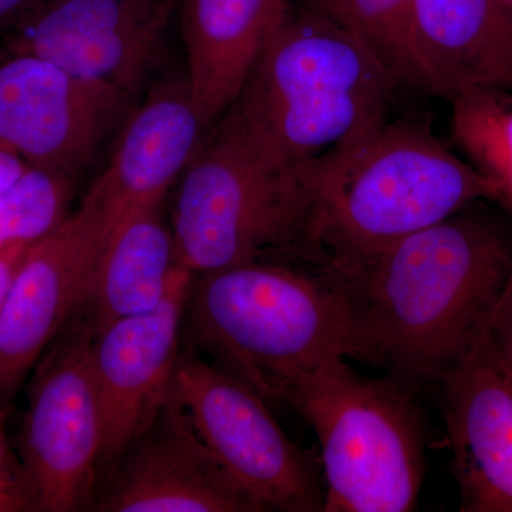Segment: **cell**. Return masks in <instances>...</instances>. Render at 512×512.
Wrapping results in <instances>:
<instances>
[{
	"label": "cell",
	"mask_w": 512,
	"mask_h": 512,
	"mask_svg": "<svg viewBox=\"0 0 512 512\" xmlns=\"http://www.w3.org/2000/svg\"><path fill=\"white\" fill-rule=\"evenodd\" d=\"M494 201L483 175L420 120L377 121L309 170L299 256L353 281L404 238Z\"/></svg>",
	"instance_id": "obj_1"
},
{
	"label": "cell",
	"mask_w": 512,
	"mask_h": 512,
	"mask_svg": "<svg viewBox=\"0 0 512 512\" xmlns=\"http://www.w3.org/2000/svg\"><path fill=\"white\" fill-rule=\"evenodd\" d=\"M512 274V244L466 210L404 238L348 282L366 362L440 380L483 338Z\"/></svg>",
	"instance_id": "obj_2"
},
{
	"label": "cell",
	"mask_w": 512,
	"mask_h": 512,
	"mask_svg": "<svg viewBox=\"0 0 512 512\" xmlns=\"http://www.w3.org/2000/svg\"><path fill=\"white\" fill-rule=\"evenodd\" d=\"M185 315L190 342L265 400L286 402L336 360L366 362L359 309L323 266L266 259L195 275Z\"/></svg>",
	"instance_id": "obj_3"
},
{
	"label": "cell",
	"mask_w": 512,
	"mask_h": 512,
	"mask_svg": "<svg viewBox=\"0 0 512 512\" xmlns=\"http://www.w3.org/2000/svg\"><path fill=\"white\" fill-rule=\"evenodd\" d=\"M399 80L355 30L293 9L232 104L279 156L309 171L384 119Z\"/></svg>",
	"instance_id": "obj_4"
},
{
	"label": "cell",
	"mask_w": 512,
	"mask_h": 512,
	"mask_svg": "<svg viewBox=\"0 0 512 512\" xmlns=\"http://www.w3.org/2000/svg\"><path fill=\"white\" fill-rule=\"evenodd\" d=\"M309 202V171L279 156L234 107L185 168L171 229L178 262L194 275L298 255Z\"/></svg>",
	"instance_id": "obj_5"
},
{
	"label": "cell",
	"mask_w": 512,
	"mask_h": 512,
	"mask_svg": "<svg viewBox=\"0 0 512 512\" xmlns=\"http://www.w3.org/2000/svg\"><path fill=\"white\" fill-rule=\"evenodd\" d=\"M286 403L322 448L325 512H407L424 476L423 431L412 397L387 380L357 375L346 359L303 379Z\"/></svg>",
	"instance_id": "obj_6"
},
{
	"label": "cell",
	"mask_w": 512,
	"mask_h": 512,
	"mask_svg": "<svg viewBox=\"0 0 512 512\" xmlns=\"http://www.w3.org/2000/svg\"><path fill=\"white\" fill-rule=\"evenodd\" d=\"M171 399L262 510L323 511L325 484L316 458L286 436L264 397L202 359L190 340L178 357Z\"/></svg>",
	"instance_id": "obj_7"
},
{
	"label": "cell",
	"mask_w": 512,
	"mask_h": 512,
	"mask_svg": "<svg viewBox=\"0 0 512 512\" xmlns=\"http://www.w3.org/2000/svg\"><path fill=\"white\" fill-rule=\"evenodd\" d=\"M93 336L82 319L70 320L29 384L18 453L39 512L96 505L103 419L90 360Z\"/></svg>",
	"instance_id": "obj_8"
},
{
	"label": "cell",
	"mask_w": 512,
	"mask_h": 512,
	"mask_svg": "<svg viewBox=\"0 0 512 512\" xmlns=\"http://www.w3.org/2000/svg\"><path fill=\"white\" fill-rule=\"evenodd\" d=\"M133 97L25 53H0V147L76 177Z\"/></svg>",
	"instance_id": "obj_9"
},
{
	"label": "cell",
	"mask_w": 512,
	"mask_h": 512,
	"mask_svg": "<svg viewBox=\"0 0 512 512\" xmlns=\"http://www.w3.org/2000/svg\"><path fill=\"white\" fill-rule=\"evenodd\" d=\"M175 0H42L0 37V53H25L128 96L143 86Z\"/></svg>",
	"instance_id": "obj_10"
},
{
	"label": "cell",
	"mask_w": 512,
	"mask_h": 512,
	"mask_svg": "<svg viewBox=\"0 0 512 512\" xmlns=\"http://www.w3.org/2000/svg\"><path fill=\"white\" fill-rule=\"evenodd\" d=\"M194 278L180 266L156 309L111 322L93 336L90 360L103 419L100 471L113 470L170 402Z\"/></svg>",
	"instance_id": "obj_11"
},
{
	"label": "cell",
	"mask_w": 512,
	"mask_h": 512,
	"mask_svg": "<svg viewBox=\"0 0 512 512\" xmlns=\"http://www.w3.org/2000/svg\"><path fill=\"white\" fill-rule=\"evenodd\" d=\"M107 241L80 207L26 252L0 315V409L6 414L47 348L72 320Z\"/></svg>",
	"instance_id": "obj_12"
},
{
	"label": "cell",
	"mask_w": 512,
	"mask_h": 512,
	"mask_svg": "<svg viewBox=\"0 0 512 512\" xmlns=\"http://www.w3.org/2000/svg\"><path fill=\"white\" fill-rule=\"evenodd\" d=\"M94 510L103 512H259L170 399L117 466Z\"/></svg>",
	"instance_id": "obj_13"
},
{
	"label": "cell",
	"mask_w": 512,
	"mask_h": 512,
	"mask_svg": "<svg viewBox=\"0 0 512 512\" xmlns=\"http://www.w3.org/2000/svg\"><path fill=\"white\" fill-rule=\"evenodd\" d=\"M187 79L160 84L127 121L106 170L84 194L82 207L107 232L138 210L163 204L210 133Z\"/></svg>",
	"instance_id": "obj_14"
},
{
	"label": "cell",
	"mask_w": 512,
	"mask_h": 512,
	"mask_svg": "<svg viewBox=\"0 0 512 512\" xmlns=\"http://www.w3.org/2000/svg\"><path fill=\"white\" fill-rule=\"evenodd\" d=\"M440 380L460 510L512 512V380L487 332Z\"/></svg>",
	"instance_id": "obj_15"
},
{
	"label": "cell",
	"mask_w": 512,
	"mask_h": 512,
	"mask_svg": "<svg viewBox=\"0 0 512 512\" xmlns=\"http://www.w3.org/2000/svg\"><path fill=\"white\" fill-rule=\"evenodd\" d=\"M407 52L414 83L448 100L512 92V0H410Z\"/></svg>",
	"instance_id": "obj_16"
},
{
	"label": "cell",
	"mask_w": 512,
	"mask_h": 512,
	"mask_svg": "<svg viewBox=\"0 0 512 512\" xmlns=\"http://www.w3.org/2000/svg\"><path fill=\"white\" fill-rule=\"evenodd\" d=\"M293 9L291 0H181L187 83L211 126L241 96L266 45Z\"/></svg>",
	"instance_id": "obj_17"
},
{
	"label": "cell",
	"mask_w": 512,
	"mask_h": 512,
	"mask_svg": "<svg viewBox=\"0 0 512 512\" xmlns=\"http://www.w3.org/2000/svg\"><path fill=\"white\" fill-rule=\"evenodd\" d=\"M180 266L161 204L138 210L107 238L73 318L82 319L96 335L111 322L151 312Z\"/></svg>",
	"instance_id": "obj_18"
},
{
	"label": "cell",
	"mask_w": 512,
	"mask_h": 512,
	"mask_svg": "<svg viewBox=\"0 0 512 512\" xmlns=\"http://www.w3.org/2000/svg\"><path fill=\"white\" fill-rule=\"evenodd\" d=\"M450 101L454 141L512 214V92L484 87Z\"/></svg>",
	"instance_id": "obj_19"
},
{
	"label": "cell",
	"mask_w": 512,
	"mask_h": 512,
	"mask_svg": "<svg viewBox=\"0 0 512 512\" xmlns=\"http://www.w3.org/2000/svg\"><path fill=\"white\" fill-rule=\"evenodd\" d=\"M76 177L29 165L0 192V251L33 245L69 218Z\"/></svg>",
	"instance_id": "obj_20"
},
{
	"label": "cell",
	"mask_w": 512,
	"mask_h": 512,
	"mask_svg": "<svg viewBox=\"0 0 512 512\" xmlns=\"http://www.w3.org/2000/svg\"><path fill=\"white\" fill-rule=\"evenodd\" d=\"M302 3L355 30L379 53L399 83H414L407 52L410 0H302Z\"/></svg>",
	"instance_id": "obj_21"
},
{
	"label": "cell",
	"mask_w": 512,
	"mask_h": 512,
	"mask_svg": "<svg viewBox=\"0 0 512 512\" xmlns=\"http://www.w3.org/2000/svg\"><path fill=\"white\" fill-rule=\"evenodd\" d=\"M5 417L0 409V512L36 511L35 491L18 451L10 444Z\"/></svg>",
	"instance_id": "obj_22"
},
{
	"label": "cell",
	"mask_w": 512,
	"mask_h": 512,
	"mask_svg": "<svg viewBox=\"0 0 512 512\" xmlns=\"http://www.w3.org/2000/svg\"><path fill=\"white\" fill-rule=\"evenodd\" d=\"M487 340L512 380V274L488 325Z\"/></svg>",
	"instance_id": "obj_23"
},
{
	"label": "cell",
	"mask_w": 512,
	"mask_h": 512,
	"mask_svg": "<svg viewBox=\"0 0 512 512\" xmlns=\"http://www.w3.org/2000/svg\"><path fill=\"white\" fill-rule=\"evenodd\" d=\"M30 247L32 245H15V247L0 251V315H2L13 278H15L16 272H18L19 266Z\"/></svg>",
	"instance_id": "obj_24"
},
{
	"label": "cell",
	"mask_w": 512,
	"mask_h": 512,
	"mask_svg": "<svg viewBox=\"0 0 512 512\" xmlns=\"http://www.w3.org/2000/svg\"><path fill=\"white\" fill-rule=\"evenodd\" d=\"M42 0H0V37L29 15Z\"/></svg>",
	"instance_id": "obj_25"
},
{
	"label": "cell",
	"mask_w": 512,
	"mask_h": 512,
	"mask_svg": "<svg viewBox=\"0 0 512 512\" xmlns=\"http://www.w3.org/2000/svg\"><path fill=\"white\" fill-rule=\"evenodd\" d=\"M29 167L23 158L0 147V192L12 184Z\"/></svg>",
	"instance_id": "obj_26"
}]
</instances>
